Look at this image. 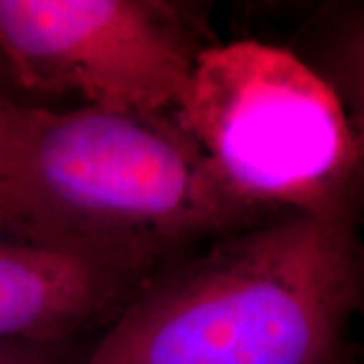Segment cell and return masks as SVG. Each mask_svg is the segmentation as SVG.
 I'll return each instance as SVG.
<instances>
[{
    "instance_id": "6da1fadb",
    "label": "cell",
    "mask_w": 364,
    "mask_h": 364,
    "mask_svg": "<svg viewBox=\"0 0 364 364\" xmlns=\"http://www.w3.org/2000/svg\"><path fill=\"white\" fill-rule=\"evenodd\" d=\"M176 114L0 97V239L150 277L182 249L267 221Z\"/></svg>"
},
{
    "instance_id": "7a4b0ae2",
    "label": "cell",
    "mask_w": 364,
    "mask_h": 364,
    "mask_svg": "<svg viewBox=\"0 0 364 364\" xmlns=\"http://www.w3.org/2000/svg\"><path fill=\"white\" fill-rule=\"evenodd\" d=\"M363 298L352 219L282 215L152 273L75 364H344Z\"/></svg>"
},
{
    "instance_id": "3957f363",
    "label": "cell",
    "mask_w": 364,
    "mask_h": 364,
    "mask_svg": "<svg viewBox=\"0 0 364 364\" xmlns=\"http://www.w3.org/2000/svg\"><path fill=\"white\" fill-rule=\"evenodd\" d=\"M174 114L221 181L263 215L352 219L364 140L336 90L294 53L210 43Z\"/></svg>"
},
{
    "instance_id": "277c9868",
    "label": "cell",
    "mask_w": 364,
    "mask_h": 364,
    "mask_svg": "<svg viewBox=\"0 0 364 364\" xmlns=\"http://www.w3.org/2000/svg\"><path fill=\"white\" fill-rule=\"evenodd\" d=\"M208 45L193 16L172 2L0 0V63L13 93L174 114Z\"/></svg>"
},
{
    "instance_id": "5b68a950",
    "label": "cell",
    "mask_w": 364,
    "mask_h": 364,
    "mask_svg": "<svg viewBox=\"0 0 364 364\" xmlns=\"http://www.w3.org/2000/svg\"><path fill=\"white\" fill-rule=\"evenodd\" d=\"M148 277L0 239V342H69L109 324Z\"/></svg>"
},
{
    "instance_id": "8992f818",
    "label": "cell",
    "mask_w": 364,
    "mask_h": 364,
    "mask_svg": "<svg viewBox=\"0 0 364 364\" xmlns=\"http://www.w3.org/2000/svg\"><path fill=\"white\" fill-rule=\"evenodd\" d=\"M69 342H0V364H75Z\"/></svg>"
},
{
    "instance_id": "52a82bcc",
    "label": "cell",
    "mask_w": 364,
    "mask_h": 364,
    "mask_svg": "<svg viewBox=\"0 0 364 364\" xmlns=\"http://www.w3.org/2000/svg\"><path fill=\"white\" fill-rule=\"evenodd\" d=\"M348 87H350L352 109H354V128L364 140V28L352 39L348 57Z\"/></svg>"
},
{
    "instance_id": "ba28073f",
    "label": "cell",
    "mask_w": 364,
    "mask_h": 364,
    "mask_svg": "<svg viewBox=\"0 0 364 364\" xmlns=\"http://www.w3.org/2000/svg\"><path fill=\"white\" fill-rule=\"evenodd\" d=\"M11 83H9V77H6V73H4V67L0 63V97L2 95H6V93H11Z\"/></svg>"
}]
</instances>
